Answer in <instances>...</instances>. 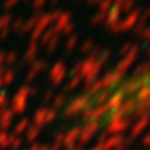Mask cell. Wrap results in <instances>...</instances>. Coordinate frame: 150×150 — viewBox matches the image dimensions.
Masks as SVG:
<instances>
[{
	"instance_id": "obj_1",
	"label": "cell",
	"mask_w": 150,
	"mask_h": 150,
	"mask_svg": "<svg viewBox=\"0 0 150 150\" xmlns=\"http://www.w3.org/2000/svg\"><path fill=\"white\" fill-rule=\"evenodd\" d=\"M98 109L106 113H126L150 104V71L109 86L97 98Z\"/></svg>"
}]
</instances>
